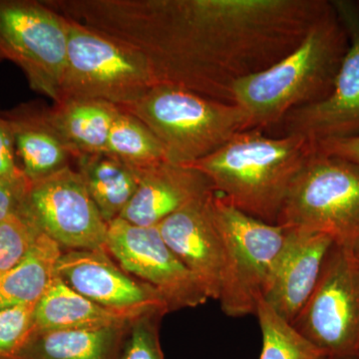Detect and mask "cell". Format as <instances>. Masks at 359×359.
<instances>
[{
	"label": "cell",
	"mask_w": 359,
	"mask_h": 359,
	"mask_svg": "<svg viewBox=\"0 0 359 359\" xmlns=\"http://www.w3.org/2000/svg\"><path fill=\"white\" fill-rule=\"evenodd\" d=\"M276 224L328 236L334 245H359V167L314 150L297 178Z\"/></svg>",
	"instance_id": "obj_6"
},
{
	"label": "cell",
	"mask_w": 359,
	"mask_h": 359,
	"mask_svg": "<svg viewBox=\"0 0 359 359\" xmlns=\"http://www.w3.org/2000/svg\"><path fill=\"white\" fill-rule=\"evenodd\" d=\"M140 119L159 139L168 162L191 165L216 152L235 135L252 129L236 103L158 83L136 102L119 107Z\"/></svg>",
	"instance_id": "obj_4"
},
{
	"label": "cell",
	"mask_w": 359,
	"mask_h": 359,
	"mask_svg": "<svg viewBox=\"0 0 359 359\" xmlns=\"http://www.w3.org/2000/svg\"><path fill=\"white\" fill-rule=\"evenodd\" d=\"M328 0H77L80 25L131 45L158 83L233 103V88L292 53Z\"/></svg>",
	"instance_id": "obj_1"
},
{
	"label": "cell",
	"mask_w": 359,
	"mask_h": 359,
	"mask_svg": "<svg viewBox=\"0 0 359 359\" xmlns=\"http://www.w3.org/2000/svg\"><path fill=\"white\" fill-rule=\"evenodd\" d=\"M106 153L140 172L168 162L155 134L140 119L119 107L111 126Z\"/></svg>",
	"instance_id": "obj_23"
},
{
	"label": "cell",
	"mask_w": 359,
	"mask_h": 359,
	"mask_svg": "<svg viewBox=\"0 0 359 359\" xmlns=\"http://www.w3.org/2000/svg\"><path fill=\"white\" fill-rule=\"evenodd\" d=\"M35 306L0 309V359H21V351L35 330Z\"/></svg>",
	"instance_id": "obj_26"
},
{
	"label": "cell",
	"mask_w": 359,
	"mask_h": 359,
	"mask_svg": "<svg viewBox=\"0 0 359 359\" xmlns=\"http://www.w3.org/2000/svg\"><path fill=\"white\" fill-rule=\"evenodd\" d=\"M129 325L35 332L21 359H119Z\"/></svg>",
	"instance_id": "obj_19"
},
{
	"label": "cell",
	"mask_w": 359,
	"mask_h": 359,
	"mask_svg": "<svg viewBox=\"0 0 359 359\" xmlns=\"http://www.w3.org/2000/svg\"><path fill=\"white\" fill-rule=\"evenodd\" d=\"M255 316L262 332L259 359H325L292 323L283 320L264 299L257 304Z\"/></svg>",
	"instance_id": "obj_24"
},
{
	"label": "cell",
	"mask_w": 359,
	"mask_h": 359,
	"mask_svg": "<svg viewBox=\"0 0 359 359\" xmlns=\"http://www.w3.org/2000/svg\"><path fill=\"white\" fill-rule=\"evenodd\" d=\"M68 20L44 0H0V55L30 88L57 103L67 53Z\"/></svg>",
	"instance_id": "obj_8"
},
{
	"label": "cell",
	"mask_w": 359,
	"mask_h": 359,
	"mask_svg": "<svg viewBox=\"0 0 359 359\" xmlns=\"http://www.w3.org/2000/svg\"><path fill=\"white\" fill-rule=\"evenodd\" d=\"M164 314H144L130 323L119 359H165L159 321Z\"/></svg>",
	"instance_id": "obj_27"
},
{
	"label": "cell",
	"mask_w": 359,
	"mask_h": 359,
	"mask_svg": "<svg viewBox=\"0 0 359 359\" xmlns=\"http://www.w3.org/2000/svg\"><path fill=\"white\" fill-rule=\"evenodd\" d=\"M4 113L13 131L18 164L28 181L71 167L74 153L54 121L51 106L27 101Z\"/></svg>",
	"instance_id": "obj_17"
},
{
	"label": "cell",
	"mask_w": 359,
	"mask_h": 359,
	"mask_svg": "<svg viewBox=\"0 0 359 359\" xmlns=\"http://www.w3.org/2000/svg\"><path fill=\"white\" fill-rule=\"evenodd\" d=\"M63 250L40 233L25 259L0 275V309L37 304L56 276Z\"/></svg>",
	"instance_id": "obj_21"
},
{
	"label": "cell",
	"mask_w": 359,
	"mask_h": 359,
	"mask_svg": "<svg viewBox=\"0 0 359 359\" xmlns=\"http://www.w3.org/2000/svg\"><path fill=\"white\" fill-rule=\"evenodd\" d=\"M68 20L66 63L59 101L96 100L125 107L157 84L138 49Z\"/></svg>",
	"instance_id": "obj_5"
},
{
	"label": "cell",
	"mask_w": 359,
	"mask_h": 359,
	"mask_svg": "<svg viewBox=\"0 0 359 359\" xmlns=\"http://www.w3.org/2000/svg\"><path fill=\"white\" fill-rule=\"evenodd\" d=\"M4 57H2L1 55H0V62H2V61H4Z\"/></svg>",
	"instance_id": "obj_32"
},
{
	"label": "cell",
	"mask_w": 359,
	"mask_h": 359,
	"mask_svg": "<svg viewBox=\"0 0 359 359\" xmlns=\"http://www.w3.org/2000/svg\"><path fill=\"white\" fill-rule=\"evenodd\" d=\"M27 180L18 164L11 125L0 108V182Z\"/></svg>",
	"instance_id": "obj_28"
},
{
	"label": "cell",
	"mask_w": 359,
	"mask_h": 359,
	"mask_svg": "<svg viewBox=\"0 0 359 359\" xmlns=\"http://www.w3.org/2000/svg\"><path fill=\"white\" fill-rule=\"evenodd\" d=\"M56 275L78 294L104 308L139 316L169 313L159 292L117 266L106 250L62 252Z\"/></svg>",
	"instance_id": "obj_14"
},
{
	"label": "cell",
	"mask_w": 359,
	"mask_h": 359,
	"mask_svg": "<svg viewBox=\"0 0 359 359\" xmlns=\"http://www.w3.org/2000/svg\"><path fill=\"white\" fill-rule=\"evenodd\" d=\"M40 233L21 209L0 222V275L25 259Z\"/></svg>",
	"instance_id": "obj_25"
},
{
	"label": "cell",
	"mask_w": 359,
	"mask_h": 359,
	"mask_svg": "<svg viewBox=\"0 0 359 359\" xmlns=\"http://www.w3.org/2000/svg\"><path fill=\"white\" fill-rule=\"evenodd\" d=\"M28 186V180L0 182V222L20 211Z\"/></svg>",
	"instance_id": "obj_29"
},
{
	"label": "cell",
	"mask_w": 359,
	"mask_h": 359,
	"mask_svg": "<svg viewBox=\"0 0 359 359\" xmlns=\"http://www.w3.org/2000/svg\"><path fill=\"white\" fill-rule=\"evenodd\" d=\"M212 209L233 271L230 299L222 311L231 318L255 314L282 252L287 228L240 211L216 192Z\"/></svg>",
	"instance_id": "obj_9"
},
{
	"label": "cell",
	"mask_w": 359,
	"mask_h": 359,
	"mask_svg": "<svg viewBox=\"0 0 359 359\" xmlns=\"http://www.w3.org/2000/svg\"><path fill=\"white\" fill-rule=\"evenodd\" d=\"M325 359H359V257L332 245L318 282L292 323Z\"/></svg>",
	"instance_id": "obj_7"
},
{
	"label": "cell",
	"mask_w": 359,
	"mask_h": 359,
	"mask_svg": "<svg viewBox=\"0 0 359 359\" xmlns=\"http://www.w3.org/2000/svg\"><path fill=\"white\" fill-rule=\"evenodd\" d=\"M74 161L106 223L119 218L138 188L141 172L106 152L79 155Z\"/></svg>",
	"instance_id": "obj_20"
},
{
	"label": "cell",
	"mask_w": 359,
	"mask_h": 359,
	"mask_svg": "<svg viewBox=\"0 0 359 359\" xmlns=\"http://www.w3.org/2000/svg\"><path fill=\"white\" fill-rule=\"evenodd\" d=\"M105 249L125 271L154 287L169 313L196 308L210 299L200 280L163 240L157 226L115 219L108 224Z\"/></svg>",
	"instance_id": "obj_11"
},
{
	"label": "cell",
	"mask_w": 359,
	"mask_h": 359,
	"mask_svg": "<svg viewBox=\"0 0 359 359\" xmlns=\"http://www.w3.org/2000/svg\"><path fill=\"white\" fill-rule=\"evenodd\" d=\"M332 2L349 39L334 89L325 100L292 110L278 124L283 136H302L314 144L359 135V1Z\"/></svg>",
	"instance_id": "obj_12"
},
{
	"label": "cell",
	"mask_w": 359,
	"mask_h": 359,
	"mask_svg": "<svg viewBox=\"0 0 359 359\" xmlns=\"http://www.w3.org/2000/svg\"><path fill=\"white\" fill-rule=\"evenodd\" d=\"M216 192L208 177L186 165L164 162L141 172L133 198L119 218L140 226H158L194 201Z\"/></svg>",
	"instance_id": "obj_16"
},
{
	"label": "cell",
	"mask_w": 359,
	"mask_h": 359,
	"mask_svg": "<svg viewBox=\"0 0 359 359\" xmlns=\"http://www.w3.org/2000/svg\"><path fill=\"white\" fill-rule=\"evenodd\" d=\"M21 211L61 249L106 250L108 223L71 167L29 182Z\"/></svg>",
	"instance_id": "obj_10"
},
{
	"label": "cell",
	"mask_w": 359,
	"mask_h": 359,
	"mask_svg": "<svg viewBox=\"0 0 359 359\" xmlns=\"http://www.w3.org/2000/svg\"><path fill=\"white\" fill-rule=\"evenodd\" d=\"M58 129L72 148L82 154L106 152L117 106L96 100H65L51 106Z\"/></svg>",
	"instance_id": "obj_22"
},
{
	"label": "cell",
	"mask_w": 359,
	"mask_h": 359,
	"mask_svg": "<svg viewBox=\"0 0 359 359\" xmlns=\"http://www.w3.org/2000/svg\"><path fill=\"white\" fill-rule=\"evenodd\" d=\"M334 244L325 233L287 228L285 245L264 297L283 320L292 323L301 313Z\"/></svg>",
	"instance_id": "obj_15"
},
{
	"label": "cell",
	"mask_w": 359,
	"mask_h": 359,
	"mask_svg": "<svg viewBox=\"0 0 359 359\" xmlns=\"http://www.w3.org/2000/svg\"><path fill=\"white\" fill-rule=\"evenodd\" d=\"M314 150V143L304 137L271 138L250 129L186 166L205 174L216 193L240 211L276 224L292 182Z\"/></svg>",
	"instance_id": "obj_3"
},
{
	"label": "cell",
	"mask_w": 359,
	"mask_h": 359,
	"mask_svg": "<svg viewBox=\"0 0 359 359\" xmlns=\"http://www.w3.org/2000/svg\"><path fill=\"white\" fill-rule=\"evenodd\" d=\"M215 192L194 201L157 226L165 243L200 280L210 299L223 309L230 299L233 271L212 200Z\"/></svg>",
	"instance_id": "obj_13"
},
{
	"label": "cell",
	"mask_w": 359,
	"mask_h": 359,
	"mask_svg": "<svg viewBox=\"0 0 359 359\" xmlns=\"http://www.w3.org/2000/svg\"><path fill=\"white\" fill-rule=\"evenodd\" d=\"M349 47L348 33L334 6L297 48L233 88V103L249 115L252 129L280 124L292 110L325 100Z\"/></svg>",
	"instance_id": "obj_2"
},
{
	"label": "cell",
	"mask_w": 359,
	"mask_h": 359,
	"mask_svg": "<svg viewBox=\"0 0 359 359\" xmlns=\"http://www.w3.org/2000/svg\"><path fill=\"white\" fill-rule=\"evenodd\" d=\"M355 250L356 254H358V256L359 257V245L358 248H356V250Z\"/></svg>",
	"instance_id": "obj_31"
},
{
	"label": "cell",
	"mask_w": 359,
	"mask_h": 359,
	"mask_svg": "<svg viewBox=\"0 0 359 359\" xmlns=\"http://www.w3.org/2000/svg\"><path fill=\"white\" fill-rule=\"evenodd\" d=\"M140 316L104 308L78 294L56 276L35 306L34 328L35 332H48L125 327Z\"/></svg>",
	"instance_id": "obj_18"
},
{
	"label": "cell",
	"mask_w": 359,
	"mask_h": 359,
	"mask_svg": "<svg viewBox=\"0 0 359 359\" xmlns=\"http://www.w3.org/2000/svg\"><path fill=\"white\" fill-rule=\"evenodd\" d=\"M314 147L318 152L341 158L359 167V135L349 138L320 142L314 144Z\"/></svg>",
	"instance_id": "obj_30"
}]
</instances>
